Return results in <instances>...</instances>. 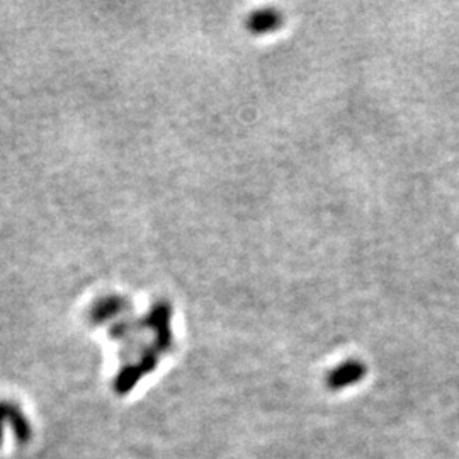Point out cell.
<instances>
[{
  "label": "cell",
  "mask_w": 459,
  "mask_h": 459,
  "mask_svg": "<svg viewBox=\"0 0 459 459\" xmlns=\"http://www.w3.org/2000/svg\"><path fill=\"white\" fill-rule=\"evenodd\" d=\"M282 18L275 11H261L256 12L249 19V28L252 32H269L281 26Z\"/></svg>",
  "instance_id": "3"
},
{
  "label": "cell",
  "mask_w": 459,
  "mask_h": 459,
  "mask_svg": "<svg viewBox=\"0 0 459 459\" xmlns=\"http://www.w3.org/2000/svg\"><path fill=\"white\" fill-rule=\"evenodd\" d=\"M4 424L12 425L20 444H26L31 439V425H29L26 415L20 412V408L16 403L0 402V442H2Z\"/></svg>",
  "instance_id": "2"
},
{
  "label": "cell",
  "mask_w": 459,
  "mask_h": 459,
  "mask_svg": "<svg viewBox=\"0 0 459 459\" xmlns=\"http://www.w3.org/2000/svg\"><path fill=\"white\" fill-rule=\"evenodd\" d=\"M366 376V366L359 361H345L340 366L333 367L327 376V386L337 391L350 385H356Z\"/></svg>",
  "instance_id": "1"
}]
</instances>
